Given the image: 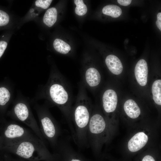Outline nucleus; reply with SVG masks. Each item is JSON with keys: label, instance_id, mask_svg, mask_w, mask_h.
I'll use <instances>...</instances> for the list:
<instances>
[{"label": "nucleus", "instance_id": "nucleus-13", "mask_svg": "<svg viewBox=\"0 0 161 161\" xmlns=\"http://www.w3.org/2000/svg\"><path fill=\"white\" fill-rule=\"evenodd\" d=\"M148 136L144 132L137 133L129 141L128 148L132 152L137 151L144 147L148 141Z\"/></svg>", "mask_w": 161, "mask_h": 161}, {"label": "nucleus", "instance_id": "nucleus-21", "mask_svg": "<svg viewBox=\"0 0 161 161\" xmlns=\"http://www.w3.org/2000/svg\"><path fill=\"white\" fill-rule=\"evenodd\" d=\"M153 98L155 103L161 105V80H157L155 81L152 86Z\"/></svg>", "mask_w": 161, "mask_h": 161}, {"label": "nucleus", "instance_id": "nucleus-16", "mask_svg": "<svg viewBox=\"0 0 161 161\" xmlns=\"http://www.w3.org/2000/svg\"><path fill=\"white\" fill-rule=\"evenodd\" d=\"M124 109L126 114L131 118H137L140 114L139 107L132 99H129L125 102L124 105Z\"/></svg>", "mask_w": 161, "mask_h": 161}, {"label": "nucleus", "instance_id": "nucleus-11", "mask_svg": "<svg viewBox=\"0 0 161 161\" xmlns=\"http://www.w3.org/2000/svg\"><path fill=\"white\" fill-rule=\"evenodd\" d=\"M103 107L107 113L114 112L116 109L117 97L116 92L112 89H108L104 92L102 96Z\"/></svg>", "mask_w": 161, "mask_h": 161}, {"label": "nucleus", "instance_id": "nucleus-18", "mask_svg": "<svg viewBox=\"0 0 161 161\" xmlns=\"http://www.w3.org/2000/svg\"><path fill=\"white\" fill-rule=\"evenodd\" d=\"M55 155L61 161H85L80 155L70 151H61Z\"/></svg>", "mask_w": 161, "mask_h": 161}, {"label": "nucleus", "instance_id": "nucleus-9", "mask_svg": "<svg viewBox=\"0 0 161 161\" xmlns=\"http://www.w3.org/2000/svg\"><path fill=\"white\" fill-rule=\"evenodd\" d=\"M83 86L87 88L95 87L100 84L101 75L99 71L92 67H87L82 73Z\"/></svg>", "mask_w": 161, "mask_h": 161}, {"label": "nucleus", "instance_id": "nucleus-12", "mask_svg": "<svg viewBox=\"0 0 161 161\" xmlns=\"http://www.w3.org/2000/svg\"><path fill=\"white\" fill-rule=\"evenodd\" d=\"M148 72V67L146 61L144 59H140L135 66L134 74L137 81L140 86H144L146 84Z\"/></svg>", "mask_w": 161, "mask_h": 161}, {"label": "nucleus", "instance_id": "nucleus-7", "mask_svg": "<svg viewBox=\"0 0 161 161\" xmlns=\"http://www.w3.org/2000/svg\"><path fill=\"white\" fill-rule=\"evenodd\" d=\"M52 0L34 1L30 9L23 17L20 18L17 29H19L25 23L31 21H35L44 10L48 8L51 4Z\"/></svg>", "mask_w": 161, "mask_h": 161}, {"label": "nucleus", "instance_id": "nucleus-24", "mask_svg": "<svg viewBox=\"0 0 161 161\" xmlns=\"http://www.w3.org/2000/svg\"><path fill=\"white\" fill-rule=\"evenodd\" d=\"M157 20L156 21V24L157 27L161 30V13H159L157 15Z\"/></svg>", "mask_w": 161, "mask_h": 161}, {"label": "nucleus", "instance_id": "nucleus-23", "mask_svg": "<svg viewBox=\"0 0 161 161\" xmlns=\"http://www.w3.org/2000/svg\"><path fill=\"white\" fill-rule=\"evenodd\" d=\"M74 2L76 6L75 12L76 14L80 16L85 15L87 13V8L82 0H75Z\"/></svg>", "mask_w": 161, "mask_h": 161}, {"label": "nucleus", "instance_id": "nucleus-8", "mask_svg": "<svg viewBox=\"0 0 161 161\" xmlns=\"http://www.w3.org/2000/svg\"><path fill=\"white\" fill-rule=\"evenodd\" d=\"M19 19L8 8L0 5V31L17 29Z\"/></svg>", "mask_w": 161, "mask_h": 161}, {"label": "nucleus", "instance_id": "nucleus-6", "mask_svg": "<svg viewBox=\"0 0 161 161\" xmlns=\"http://www.w3.org/2000/svg\"><path fill=\"white\" fill-rule=\"evenodd\" d=\"M5 145L13 143L19 140L37 137L34 133L18 124L11 123L5 128L3 133Z\"/></svg>", "mask_w": 161, "mask_h": 161}, {"label": "nucleus", "instance_id": "nucleus-15", "mask_svg": "<svg viewBox=\"0 0 161 161\" xmlns=\"http://www.w3.org/2000/svg\"><path fill=\"white\" fill-rule=\"evenodd\" d=\"M105 63L109 70L113 74L118 75L123 70V66L119 59L113 55L107 56L105 60Z\"/></svg>", "mask_w": 161, "mask_h": 161}, {"label": "nucleus", "instance_id": "nucleus-5", "mask_svg": "<svg viewBox=\"0 0 161 161\" xmlns=\"http://www.w3.org/2000/svg\"><path fill=\"white\" fill-rule=\"evenodd\" d=\"M33 108L37 115L39 128L43 137L52 145L55 146L57 143L59 131L54 119L46 106L36 103Z\"/></svg>", "mask_w": 161, "mask_h": 161}, {"label": "nucleus", "instance_id": "nucleus-22", "mask_svg": "<svg viewBox=\"0 0 161 161\" xmlns=\"http://www.w3.org/2000/svg\"><path fill=\"white\" fill-rule=\"evenodd\" d=\"M103 14L113 18L119 17L121 14V9L118 6L110 4L104 7L102 9Z\"/></svg>", "mask_w": 161, "mask_h": 161}, {"label": "nucleus", "instance_id": "nucleus-14", "mask_svg": "<svg viewBox=\"0 0 161 161\" xmlns=\"http://www.w3.org/2000/svg\"><path fill=\"white\" fill-rule=\"evenodd\" d=\"M58 11L55 7L48 9L42 18H38L35 21L40 23L48 27H52L57 21L58 18Z\"/></svg>", "mask_w": 161, "mask_h": 161}, {"label": "nucleus", "instance_id": "nucleus-3", "mask_svg": "<svg viewBox=\"0 0 161 161\" xmlns=\"http://www.w3.org/2000/svg\"><path fill=\"white\" fill-rule=\"evenodd\" d=\"M3 148L24 159L29 161H55V155L51 154L45 143L38 137L19 140L5 145Z\"/></svg>", "mask_w": 161, "mask_h": 161}, {"label": "nucleus", "instance_id": "nucleus-19", "mask_svg": "<svg viewBox=\"0 0 161 161\" xmlns=\"http://www.w3.org/2000/svg\"><path fill=\"white\" fill-rule=\"evenodd\" d=\"M4 86L0 87V106L4 107L11 101L13 92Z\"/></svg>", "mask_w": 161, "mask_h": 161}, {"label": "nucleus", "instance_id": "nucleus-25", "mask_svg": "<svg viewBox=\"0 0 161 161\" xmlns=\"http://www.w3.org/2000/svg\"><path fill=\"white\" fill-rule=\"evenodd\" d=\"M117 2L120 5L127 6L129 5L131 2V0H117Z\"/></svg>", "mask_w": 161, "mask_h": 161}, {"label": "nucleus", "instance_id": "nucleus-10", "mask_svg": "<svg viewBox=\"0 0 161 161\" xmlns=\"http://www.w3.org/2000/svg\"><path fill=\"white\" fill-rule=\"evenodd\" d=\"M106 126L105 120L101 115L97 113L91 115L87 129V138L92 135L102 133Z\"/></svg>", "mask_w": 161, "mask_h": 161}, {"label": "nucleus", "instance_id": "nucleus-26", "mask_svg": "<svg viewBox=\"0 0 161 161\" xmlns=\"http://www.w3.org/2000/svg\"><path fill=\"white\" fill-rule=\"evenodd\" d=\"M142 161H155L154 158L149 155L145 156L143 159Z\"/></svg>", "mask_w": 161, "mask_h": 161}, {"label": "nucleus", "instance_id": "nucleus-4", "mask_svg": "<svg viewBox=\"0 0 161 161\" xmlns=\"http://www.w3.org/2000/svg\"><path fill=\"white\" fill-rule=\"evenodd\" d=\"M10 115L13 119L20 121L28 126L45 143V139L32 111L30 101L20 93H18L13 101Z\"/></svg>", "mask_w": 161, "mask_h": 161}, {"label": "nucleus", "instance_id": "nucleus-17", "mask_svg": "<svg viewBox=\"0 0 161 161\" xmlns=\"http://www.w3.org/2000/svg\"><path fill=\"white\" fill-rule=\"evenodd\" d=\"M14 30H6L0 35V59L7 49Z\"/></svg>", "mask_w": 161, "mask_h": 161}, {"label": "nucleus", "instance_id": "nucleus-20", "mask_svg": "<svg viewBox=\"0 0 161 161\" xmlns=\"http://www.w3.org/2000/svg\"><path fill=\"white\" fill-rule=\"evenodd\" d=\"M52 44L55 50L61 54H66L71 49L69 44L59 38H56L54 39Z\"/></svg>", "mask_w": 161, "mask_h": 161}, {"label": "nucleus", "instance_id": "nucleus-1", "mask_svg": "<svg viewBox=\"0 0 161 161\" xmlns=\"http://www.w3.org/2000/svg\"><path fill=\"white\" fill-rule=\"evenodd\" d=\"M72 95L70 88L58 71L52 68L46 83L41 87L35 100L44 99L57 106L69 121L71 120Z\"/></svg>", "mask_w": 161, "mask_h": 161}, {"label": "nucleus", "instance_id": "nucleus-27", "mask_svg": "<svg viewBox=\"0 0 161 161\" xmlns=\"http://www.w3.org/2000/svg\"><path fill=\"white\" fill-rule=\"evenodd\" d=\"M12 161H19H19H18H18L17 160H12Z\"/></svg>", "mask_w": 161, "mask_h": 161}, {"label": "nucleus", "instance_id": "nucleus-2", "mask_svg": "<svg viewBox=\"0 0 161 161\" xmlns=\"http://www.w3.org/2000/svg\"><path fill=\"white\" fill-rule=\"evenodd\" d=\"M91 116V105L84 86L80 87L75 103L72 107L71 120L74 130L73 136L76 143L83 145L87 142V133Z\"/></svg>", "mask_w": 161, "mask_h": 161}]
</instances>
